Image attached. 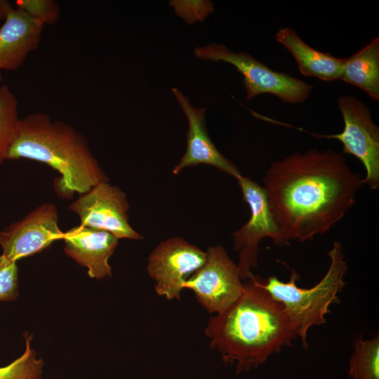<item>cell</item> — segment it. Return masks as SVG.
I'll list each match as a JSON object with an SVG mask.
<instances>
[{
    "label": "cell",
    "mask_w": 379,
    "mask_h": 379,
    "mask_svg": "<svg viewBox=\"0 0 379 379\" xmlns=\"http://www.w3.org/2000/svg\"><path fill=\"white\" fill-rule=\"evenodd\" d=\"M172 91L188 121L186 151L173 169V173L178 174L187 167L206 164L237 178L241 175L239 170L219 152L208 135L205 119L206 108L194 107L178 88H173Z\"/></svg>",
    "instance_id": "7c38bea8"
},
{
    "label": "cell",
    "mask_w": 379,
    "mask_h": 379,
    "mask_svg": "<svg viewBox=\"0 0 379 379\" xmlns=\"http://www.w3.org/2000/svg\"><path fill=\"white\" fill-rule=\"evenodd\" d=\"M58 220V210L53 204L39 206L22 220L0 232L2 254L17 262L62 239L64 232Z\"/></svg>",
    "instance_id": "8fae6325"
},
{
    "label": "cell",
    "mask_w": 379,
    "mask_h": 379,
    "mask_svg": "<svg viewBox=\"0 0 379 379\" xmlns=\"http://www.w3.org/2000/svg\"><path fill=\"white\" fill-rule=\"evenodd\" d=\"M206 258V251L182 238L161 241L149 254L147 267L156 293L168 300H180L185 281L204 265Z\"/></svg>",
    "instance_id": "9c48e42d"
},
{
    "label": "cell",
    "mask_w": 379,
    "mask_h": 379,
    "mask_svg": "<svg viewBox=\"0 0 379 379\" xmlns=\"http://www.w3.org/2000/svg\"><path fill=\"white\" fill-rule=\"evenodd\" d=\"M79 217L80 225L110 232L117 238L141 240L143 237L129 224L126 194L109 181H102L69 205Z\"/></svg>",
    "instance_id": "30bf717a"
},
{
    "label": "cell",
    "mask_w": 379,
    "mask_h": 379,
    "mask_svg": "<svg viewBox=\"0 0 379 379\" xmlns=\"http://www.w3.org/2000/svg\"><path fill=\"white\" fill-rule=\"evenodd\" d=\"M44 25L15 7L0 27V72L20 68L39 46Z\"/></svg>",
    "instance_id": "5bb4252c"
},
{
    "label": "cell",
    "mask_w": 379,
    "mask_h": 379,
    "mask_svg": "<svg viewBox=\"0 0 379 379\" xmlns=\"http://www.w3.org/2000/svg\"><path fill=\"white\" fill-rule=\"evenodd\" d=\"M344 128L338 134L313 136L338 140L342 154L357 157L364 165L365 185L371 190L379 187V127L374 123L368 107L357 98L347 95L338 98Z\"/></svg>",
    "instance_id": "52a82bcc"
},
{
    "label": "cell",
    "mask_w": 379,
    "mask_h": 379,
    "mask_svg": "<svg viewBox=\"0 0 379 379\" xmlns=\"http://www.w3.org/2000/svg\"><path fill=\"white\" fill-rule=\"evenodd\" d=\"M205 333L225 365L236 362L237 373L257 368L298 336L297 326L260 284L258 275L244 283L234 302L209 319Z\"/></svg>",
    "instance_id": "7a4b0ae2"
},
{
    "label": "cell",
    "mask_w": 379,
    "mask_h": 379,
    "mask_svg": "<svg viewBox=\"0 0 379 379\" xmlns=\"http://www.w3.org/2000/svg\"><path fill=\"white\" fill-rule=\"evenodd\" d=\"M14 4L44 25H54L60 15L59 4L54 0H18Z\"/></svg>",
    "instance_id": "ffe728a7"
},
{
    "label": "cell",
    "mask_w": 379,
    "mask_h": 379,
    "mask_svg": "<svg viewBox=\"0 0 379 379\" xmlns=\"http://www.w3.org/2000/svg\"><path fill=\"white\" fill-rule=\"evenodd\" d=\"M13 8V4L10 1L6 0H0V22L1 21H4Z\"/></svg>",
    "instance_id": "7402d4cb"
},
{
    "label": "cell",
    "mask_w": 379,
    "mask_h": 379,
    "mask_svg": "<svg viewBox=\"0 0 379 379\" xmlns=\"http://www.w3.org/2000/svg\"><path fill=\"white\" fill-rule=\"evenodd\" d=\"M204 265L188 278L184 288L193 291L199 303L210 313H219L240 295L244 283L239 268L220 246L206 251Z\"/></svg>",
    "instance_id": "ba28073f"
},
{
    "label": "cell",
    "mask_w": 379,
    "mask_h": 379,
    "mask_svg": "<svg viewBox=\"0 0 379 379\" xmlns=\"http://www.w3.org/2000/svg\"><path fill=\"white\" fill-rule=\"evenodd\" d=\"M27 159L56 170L60 194H83L102 181H109L88 146L86 138L70 125L52 121L46 113H32L20 119L7 159Z\"/></svg>",
    "instance_id": "3957f363"
},
{
    "label": "cell",
    "mask_w": 379,
    "mask_h": 379,
    "mask_svg": "<svg viewBox=\"0 0 379 379\" xmlns=\"http://www.w3.org/2000/svg\"><path fill=\"white\" fill-rule=\"evenodd\" d=\"M195 56L208 61H222L233 65L243 77L246 99L272 94L285 103L304 102L313 86L287 73L269 68L247 52H233L225 45L211 44L194 50Z\"/></svg>",
    "instance_id": "5b68a950"
},
{
    "label": "cell",
    "mask_w": 379,
    "mask_h": 379,
    "mask_svg": "<svg viewBox=\"0 0 379 379\" xmlns=\"http://www.w3.org/2000/svg\"><path fill=\"white\" fill-rule=\"evenodd\" d=\"M32 337H25V350L19 358L10 364L0 368V379H42L44 361L36 358L32 348Z\"/></svg>",
    "instance_id": "d6986e66"
},
{
    "label": "cell",
    "mask_w": 379,
    "mask_h": 379,
    "mask_svg": "<svg viewBox=\"0 0 379 379\" xmlns=\"http://www.w3.org/2000/svg\"><path fill=\"white\" fill-rule=\"evenodd\" d=\"M262 181L285 246L331 230L365 185L364 178L347 165L343 154L316 148L272 161Z\"/></svg>",
    "instance_id": "6da1fadb"
},
{
    "label": "cell",
    "mask_w": 379,
    "mask_h": 379,
    "mask_svg": "<svg viewBox=\"0 0 379 379\" xmlns=\"http://www.w3.org/2000/svg\"><path fill=\"white\" fill-rule=\"evenodd\" d=\"M340 80L359 88L371 99L379 100L378 37L350 57L343 58Z\"/></svg>",
    "instance_id": "2e32d148"
},
{
    "label": "cell",
    "mask_w": 379,
    "mask_h": 379,
    "mask_svg": "<svg viewBox=\"0 0 379 379\" xmlns=\"http://www.w3.org/2000/svg\"><path fill=\"white\" fill-rule=\"evenodd\" d=\"M349 375L352 379H379V336L371 340L358 336L349 361Z\"/></svg>",
    "instance_id": "e0dca14e"
},
{
    "label": "cell",
    "mask_w": 379,
    "mask_h": 379,
    "mask_svg": "<svg viewBox=\"0 0 379 379\" xmlns=\"http://www.w3.org/2000/svg\"><path fill=\"white\" fill-rule=\"evenodd\" d=\"M328 255L331 262L327 272L310 288L297 285L299 275L294 270H292L288 282L274 276L262 279L258 275L260 284L283 305L297 326L304 348L307 347L306 339L309 329L312 326L326 323L325 317L330 312V306L340 302L338 293L346 284L344 277L348 267L341 244L335 241Z\"/></svg>",
    "instance_id": "277c9868"
},
{
    "label": "cell",
    "mask_w": 379,
    "mask_h": 379,
    "mask_svg": "<svg viewBox=\"0 0 379 379\" xmlns=\"http://www.w3.org/2000/svg\"><path fill=\"white\" fill-rule=\"evenodd\" d=\"M18 295V267L4 255H0V300L11 301Z\"/></svg>",
    "instance_id": "44dd1931"
},
{
    "label": "cell",
    "mask_w": 379,
    "mask_h": 379,
    "mask_svg": "<svg viewBox=\"0 0 379 379\" xmlns=\"http://www.w3.org/2000/svg\"><path fill=\"white\" fill-rule=\"evenodd\" d=\"M18 104L17 98L10 88L6 85L0 86V166L7 159L20 120Z\"/></svg>",
    "instance_id": "ac0fdd59"
},
{
    "label": "cell",
    "mask_w": 379,
    "mask_h": 379,
    "mask_svg": "<svg viewBox=\"0 0 379 379\" xmlns=\"http://www.w3.org/2000/svg\"><path fill=\"white\" fill-rule=\"evenodd\" d=\"M236 179L243 199L251 211L249 220L232 233L234 251L239 253L237 266L240 277L246 280L253 276L251 270L258 267L259 244L262 239L271 238L279 246L285 244L271 213L263 187L242 175Z\"/></svg>",
    "instance_id": "8992f818"
},
{
    "label": "cell",
    "mask_w": 379,
    "mask_h": 379,
    "mask_svg": "<svg viewBox=\"0 0 379 379\" xmlns=\"http://www.w3.org/2000/svg\"><path fill=\"white\" fill-rule=\"evenodd\" d=\"M275 39L291 53L302 75L324 81L340 80L343 58L312 48L288 27L280 28L275 34Z\"/></svg>",
    "instance_id": "9a60e30c"
},
{
    "label": "cell",
    "mask_w": 379,
    "mask_h": 379,
    "mask_svg": "<svg viewBox=\"0 0 379 379\" xmlns=\"http://www.w3.org/2000/svg\"><path fill=\"white\" fill-rule=\"evenodd\" d=\"M1 80H2V76H1V72H0V82Z\"/></svg>",
    "instance_id": "603a6c76"
},
{
    "label": "cell",
    "mask_w": 379,
    "mask_h": 379,
    "mask_svg": "<svg viewBox=\"0 0 379 379\" xmlns=\"http://www.w3.org/2000/svg\"><path fill=\"white\" fill-rule=\"evenodd\" d=\"M65 253L88 269V274L98 279L112 276L109 259L119 239L109 232L79 225L64 232Z\"/></svg>",
    "instance_id": "4fadbf2b"
}]
</instances>
